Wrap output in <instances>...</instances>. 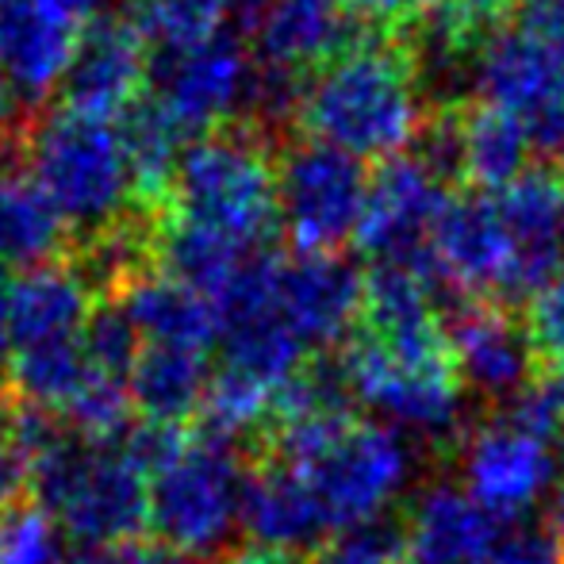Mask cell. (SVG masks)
<instances>
[{"label": "cell", "instance_id": "cell-1", "mask_svg": "<svg viewBox=\"0 0 564 564\" xmlns=\"http://www.w3.org/2000/svg\"><path fill=\"white\" fill-rule=\"evenodd\" d=\"M426 119L403 39L365 31L354 46L307 77L296 131L357 162H388L415 147Z\"/></svg>", "mask_w": 564, "mask_h": 564}, {"label": "cell", "instance_id": "cell-2", "mask_svg": "<svg viewBox=\"0 0 564 564\" xmlns=\"http://www.w3.org/2000/svg\"><path fill=\"white\" fill-rule=\"evenodd\" d=\"M134 457L150 476V530L170 553L208 557L224 550L242 522L246 468L242 446L224 431H127Z\"/></svg>", "mask_w": 564, "mask_h": 564}, {"label": "cell", "instance_id": "cell-3", "mask_svg": "<svg viewBox=\"0 0 564 564\" xmlns=\"http://www.w3.org/2000/svg\"><path fill=\"white\" fill-rule=\"evenodd\" d=\"M258 453L284 460L300 476L330 534L377 522L411 473V449L400 434L361 423L354 411L258 434Z\"/></svg>", "mask_w": 564, "mask_h": 564}, {"label": "cell", "instance_id": "cell-4", "mask_svg": "<svg viewBox=\"0 0 564 564\" xmlns=\"http://www.w3.org/2000/svg\"><path fill=\"white\" fill-rule=\"evenodd\" d=\"M162 216L212 230L246 253L273 250L281 235V150L250 116L185 147Z\"/></svg>", "mask_w": 564, "mask_h": 564}, {"label": "cell", "instance_id": "cell-5", "mask_svg": "<svg viewBox=\"0 0 564 564\" xmlns=\"http://www.w3.org/2000/svg\"><path fill=\"white\" fill-rule=\"evenodd\" d=\"M39 511L74 542L134 545L150 527V476L123 438H85L46 423L31 460Z\"/></svg>", "mask_w": 564, "mask_h": 564}, {"label": "cell", "instance_id": "cell-6", "mask_svg": "<svg viewBox=\"0 0 564 564\" xmlns=\"http://www.w3.org/2000/svg\"><path fill=\"white\" fill-rule=\"evenodd\" d=\"M23 165L74 230V242H89L127 219H139L123 131L112 119L58 105L23 127Z\"/></svg>", "mask_w": 564, "mask_h": 564}, {"label": "cell", "instance_id": "cell-7", "mask_svg": "<svg viewBox=\"0 0 564 564\" xmlns=\"http://www.w3.org/2000/svg\"><path fill=\"white\" fill-rule=\"evenodd\" d=\"M100 292L74 258L12 284V388L28 408L62 415L85 380V335Z\"/></svg>", "mask_w": 564, "mask_h": 564}, {"label": "cell", "instance_id": "cell-8", "mask_svg": "<svg viewBox=\"0 0 564 564\" xmlns=\"http://www.w3.org/2000/svg\"><path fill=\"white\" fill-rule=\"evenodd\" d=\"M341 372L349 392L400 423L403 431L426 434L438 449H457L468 426H460V395L465 384L446 341L438 346H380L354 335L341 346Z\"/></svg>", "mask_w": 564, "mask_h": 564}, {"label": "cell", "instance_id": "cell-9", "mask_svg": "<svg viewBox=\"0 0 564 564\" xmlns=\"http://www.w3.org/2000/svg\"><path fill=\"white\" fill-rule=\"evenodd\" d=\"M369 170L327 142L296 139L281 150V230L296 253H338L357 235Z\"/></svg>", "mask_w": 564, "mask_h": 564}, {"label": "cell", "instance_id": "cell-10", "mask_svg": "<svg viewBox=\"0 0 564 564\" xmlns=\"http://www.w3.org/2000/svg\"><path fill=\"white\" fill-rule=\"evenodd\" d=\"M449 188L419 162L415 154L388 158L369 181V200L354 242L369 258V265H403L419 269L442 289L434 269L431 238L438 216L449 200Z\"/></svg>", "mask_w": 564, "mask_h": 564}, {"label": "cell", "instance_id": "cell-11", "mask_svg": "<svg viewBox=\"0 0 564 564\" xmlns=\"http://www.w3.org/2000/svg\"><path fill=\"white\" fill-rule=\"evenodd\" d=\"M442 330L465 392L499 403V411L545 380L519 307L499 300H453L442 307Z\"/></svg>", "mask_w": 564, "mask_h": 564}, {"label": "cell", "instance_id": "cell-12", "mask_svg": "<svg viewBox=\"0 0 564 564\" xmlns=\"http://www.w3.org/2000/svg\"><path fill=\"white\" fill-rule=\"evenodd\" d=\"M105 0H0V77L15 105H43L74 66Z\"/></svg>", "mask_w": 564, "mask_h": 564}, {"label": "cell", "instance_id": "cell-13", "mask_svg": "<svg viewBox=\"0 0 564 564\" xmlns=\"http://www.w3.org/2000/svg\"><path fill=\"white\" fill-rule=\"evenodd\" d=\"M150 93L188 139H200V134L216 131V127L242 119L238 105L242 100L250 105L253 54L246 51L235 31H224V35L196 46V51L154 58Z\"/></svg>", "mask_w": 564, "mask_h": 564}, {"label": "cell", "instance_id": "cell-14", "mask_svg": "<svg viewBox=\"0 0 564 564\" xmlns=\"http://www.w3.org/2000/svg\"><path fill=\"white\" fill-rule=\"evenodd\" d=\"M550 449V442L530 434L503 411L468 426L457 446L468 496L503 522L530 511L557 476V457Z\"/></svg>", "mask_w": 564, "mask_h": 564}, {"label": "cell", "instance_id": "cell-15", "mask_svg": "<svg viewBox=\"0 0 564 564\" xmlns=\"http://www.w3.org/2000/svg\"><path fill=\"white\" fill-rule=\"evenodd\" d=\"M434 269L442 289H453L457 300H499L511 304V235L496 193H457L446 200L431 238Z\"/></svg>", "mask_w": 564, "mask_h": 564}, {"label": "cell", "instance_id": "cell-16", "mask_svg": "<svg viewBox=\"0 0 564 564\" xmlns=\"http://www.w3.org/2000/svg\"><path fill=\"white\" fill-rule=\"evenodd\" d=\"M154 85V51L119 12H105L85 35L66 82L62 108L119 123Z\"/></svg>", "mask_w": 564, "mask_h": 564}, {"label": "cell", "instance_id": "cell-17", "mask_svg": "<svg viewBox=\"0 0 564 564\" xmlns=\"http://www.w3.org/2000/svg\"><path fill=\"white\" fill-rule=\"evenodd\" d=\"M281 304L307 354H327L361 323L365 276L338 253H289L281 258Z\"/></svg>", "mask_w": 564, "mask_h": 564}, {"label": "cell", "instance_id": "cell-18", "mask_svg": "<svg viewBox=\"0 0 564 564\" xmlns=\"http://www.w3.org/2000/svg\"><path fill=\"white\" fill-rule=\"evenodd\" d=\"M365 31L369 28L354 20L346 0H265V12L253 31V62L307 85V77L354 46Z\"/></svg>", "mask_w": 564, "mask_h": 564}, {"label": "cell", "instance_id": "cell-19", "mask_svg": "<svg viewBox=\"0 0 564 564\" xmlns=\"http://www.w3.org/2000/svg\"><path fill=\"white\" fill-rule=\"evenodd\" d=\"M511 235V307L534 300L561 276L564 242H561V177L545 165L522 173L514 185L496 193Z\"/></svg>", "mask_w": 564, "mask_h": 564}, {"label": "cell", "instance_id": "cell-20", "mask_svg": "<svg viewBox=\"0 0 564 564\" xmlns=\"http://www.w3.org/2000/svg\"><path fill=\"white\" fill-rule=\"evenodd\" d=\"M411 564H484L503 542V519L453 484H434L403 514Z\"/></svg>", "mask_w": 564, "mask_h": 564}, {"label": "cell", "instance_id": "cell-21", "mask_svg": "<svg viewBox=\"0 0 564 564\" xmlns=\"http://www.w3.org/2000/svg\"><path fill=\"white\" fill-rule=\"evenodd\" d=\"M216 354L181 346H139L131 372V403L147 426L185 431L208 408Z\"/></svg>", "mask_w": 564, "mask_h": 564}, {"label": "cell", "instance_id": "cell-22", "mask_svg": "<svg viewBox=\"0 0 564 564\" xmlns=\"http://www.w3.org/2000/svg\"><path fill=\"white\" fill-rule=\"evenodd\" d=\"M116 304L134 323L142 346H181L216 354L219 341V315L216 304L188 284L173 281L165 273H147L134 284H127L116 296Z\"/></svg>", "mask_w": 564, "mask_h": 564}, {"label": "cell", "instance_id": "cell-23", "mask_svg": "<svg viewBox=\"0 0 564 564\" xmlns=\"http://www.w3.org/2000/svg\"><path fill=\"white\" fill-rule=\"evenodd\" d=\"M74 230L39 188L28 165L0 173V269H43L69 258Z\"/></svg>", "mask_w": 564, "mask_h": 564}, {"label": "cell", "instance_id": "cell-24", "mask_svg": "<svg viewBox=\"0 0 564 564\" xmlns=\"http://www.w3.org/2000/svg\"><path fill=\"white\" fill-rule=\"evenodd\" d=\"M530 142L514 116L499 108L476 105L465 108V185L476 193H503L507 185L530 170Z\"/></svg>", "mask_w": 564, "mask_h": 564}, {"label": "cell", "instance_id": "cell-25", "mask_svg": "<svg viewBox=\"0 0 564 564\" xmlns=\"http://www.w3.org/2000/svg\"><path fill=\"white\" fill-rule=\"evenodd\" d=\"M123 15L147 39L154 58H173L224 35L235 4L230 0H127Z\"/></svg>", "mask_w": 564, "mask_h": 564}, {"label": "cell", "instance_id": "cell-26", "mask_svg": "<svg viewBox=\"0 0 564 564\" xmlns=\"http://www.w3.org/2000/svg\"><path fill=\"white\" fill-rule=\"evenodd\" d=\"M46 431V415L28 403L0 400V519L23 507V491L31 488V460L39 434Z\"/></svg>", "mask_w": 564, "mask_h": 564}, {"label": "cell", "instance_id": "cell-27", "mask_svg": "<svg viewBox=\"0 0 564 564\" xmlns=\"http://www.w3.org/2000/svg\"><path fill=\"white\" fill-rule=\"evenodd\" d=\"M312 564H411L408 538L400 522H369V527L346 530L315 550Z\"/></svg>", "mask_w": 564, "mask_h": 564}, {"label": "cell", "instance_id": "cell-28", "mask_svg": "<svg viewBox=\"0 0 564 564\" xmlns=\"http://www.w3.org/2000/svg\"><path fill=\"white\" fill-rule=\"evenodd\" d=\"M0 564H58V527L39 507H15L0 519Z\"/></svg>", "mask_w": 564, "mask_h": 564}, {"label": "cell", "instance_id": "cell-29", "mask_svg": "<svg viewBox=\"0 0 564 564\" xmlns=\"http://www.w3.org/2000/svg\"><path fill=\"white\" fill-rule=\"evenodd\" d=\"M527 330L538 349V361H542L545 377L564 369V276H557L550 289L530 300Z\"/></svg>", "mask_w": 564, "mask_h": 564}, {"label": "cell", "instance_id": "cell-30", "mask_svg": "<svg viewBox=\"0 0 564 564\" xmlns=\"http://www.w3.org/2000/svg\"><path fill=\"white\" fill-rule=\"evenodd\" d=\"M346 8L361 28L377 31V35L403 39L438 8V0H346Z\"/></svg>", "mask_w": 564, "mask_h": 564}, {"label": "cell", "instance_id": "cell-31", "mask_svg": "<svg viewBox=\"0 0 564 564\" xmlns=\"http://www.w3.org/2000/svg\"><path fill=\"white\" fill-rule=\"evenodd\" d=\"M514 23L564 62V0H522Z\"/></svg>", "mask_w": 564, "mask_h": 564}, {"label": "cell", "instance_id": "cell-32", "mask_svg": "<svg viewBox=\"0 0 564 564\" xmlns=\"http://www.w3.org/2000/svg\"><path fill=\"white\" fill-rule=\"evenodd\" d=\"M484 564H564L561 550L545 530H530V534H511L496 545Z\"/></svg>", "mask_w": 564, "mask_h": 564}, {"label": "cell", "instance_id": "cell-33", "mask_svg": "<svg viewBox=\"0 0 564 564\" xmlns=\"http://www.w3.org/2000/svg\"><path fill=\"white\" fill-rule=\"evenodd\" d=\"M514 0H438L442 12H449L453 20H460L465 28L473 31H496L499 20H503L507 12H511Z\"/></svg>", "mask_w": 564, "mask_h": 564}, {"label": "cell", "instance_id": "cell-34", "mask_svg": "<svg viewBox=\"0 0 564 564\" xmlns=\"http://www.w3.org/2000/svg\"><path fill=\"white\" fill-rule=\"evenodd\" d=\"M12 384V281L0 269V392Z\"/></svg>", "mask_w": 564, "mask_h": 564}, {"label": "cell", "instance_id": "cell-35", "mask_svg": "<svg viewBox=\"0 0 564 564\" xmlns=\"http://www.w3.org/2000/svg\"><path fill=\"white\" fill-rule=\"evenodd\" d=\"M227 564H300V557H296V553H284V550H265V545H250V550L230 553Z\"/></svg>", "mask_w": 564, "mask_h": 564}, {"label": "cell", "instance_id": "cell-36", "mask_svg": "<svg viewBox=\"0 0 564 564\" xmlns=\"http://www.w3.org/2000/svg\"><path fill=\"white\" fill-rule=\"evenodd\" d=\"M15 158H23V127H0V173L12 170Z\"/></svg>", "mask_w": 564, "mask_h": 564}, {"label": "cell", "instance_id": "cell-37", "mask_svg": "<svg viewBox=\"0 0 564 564\" xmlns=\"http://www.w3.org/2000/svg\"><path fill=\"white\" fill-rule=\"evenodd\" d=\"M545 534L557 542L561 561H564V484L557 488V496H553V503H550V527H545Z\"/></svg>", "mask_w": 564, "mask_h": 564}, {"label": "cell", "instance_id": "cell-38", "mask_svg": "<svg viewBox=\"0 0 564 564\" xmlns=\"http://www.w3.org/2000/svg\"><path fill=\"white\" fill-rule=\"evenodd\" d=\"M230 4H235V20H242V28L253 35L261 23V12H265V0H230Z\"/></svg>", "mask_w": 564, "mask_h": 564}, {"label": "cell", "instance_id": "cell-39", "mask_svg": "<svg viewBox=\"0 0 564 564\" xmlns=\"http://www.w3.org/2000/svg\"><path fill=\"white\" fill-rule=\"evenodd\" d=\"M12 108H15V97L4 77H0V127H12Z\"/></svg>", "mask_w": 564, "mask_h": 564}, {"label": "cell", "instance_id": "cell-40", "mask_svg": "<svg viewBox=\"0 0 564 564\" xmlns=\"http://www.w3.org/2000/svg\"><path fill=\"white\" fill-rule=\"evenodd\" d=\"M154 564H208V561L185 557V553H170V550H154Z\"/></svg>", "mask_w": 564, "mask_h": 564}, {"label": "cell", "instance_id": "cell-41", "mask_svg": "<svg viewBox=\"0 0 564 564\" xmlns=\"http://www.w3.org/2000/svg\"><path fill=\"white\" fill-rule=\"evenodd\" d=\"M561 242H564V173H561Z\"/></svg>", "mask_w": 564, "mask_h": 564}]
</instances>
